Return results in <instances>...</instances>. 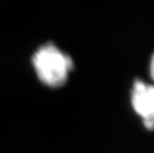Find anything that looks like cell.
<instances>
[{"label": "cell", "mask_w": 154, "mask_h": 153, "mask_svg": "<svg viewBox=\"0 0 154 153\" xmlns=\"http://www.w3.org/2000/svg\"><path fill=\"white\" fill-rule=\"evenodd\" d=\"M32 65L38 79L52 89L66 84L74 67L71 57L51 43L43 45L35 52Z\"/></svg>", "instance_id": "cell-1"}, {"label": "cell", "mask_w": 154, "mask_h": 153, "mask_svg": "<svg viewBox=\"0 0 154 153\" xmlns=\"http://www.w3.org/2000/svg\"><path fill=\"white\" fill-rule=\"evenodd\" d=\"M150 74H151L152 79L154 80V55L151 59V62H150Z\"/></svg>", "instance_id": "cell-3"}, {"label": "cell", "mask_w": 154, "mask_h": 153, "mask_svg": "<svg viewBox=\"0 0 154 153\" xmlns=\"http://www.w3.org/2000/svg\"><path fill=\"white\" fill-rule=\"evenodd\" d=\"M132 107L142 118L144 126L154 129V86L136 81L133 84L131 94Z\"/></svg>", "instance_id": "cell-2"}]
</instances>
